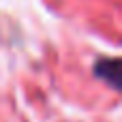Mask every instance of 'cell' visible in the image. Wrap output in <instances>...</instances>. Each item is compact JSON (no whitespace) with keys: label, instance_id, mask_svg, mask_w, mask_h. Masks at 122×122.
Returning a JSON list of instances; mask_svg holds the SVG:
<instances>
[{"label":"cell","instance_id":"obj_1","mask_svg":"<svg viewBox=\"0 0 122 122\" xmlns=\"http://www.w3.org/2000/svg\"><path fill=\"white\" fill-rule=\"evenodd\" d=\"M94 73L101 79H105L112 88L120 86V62L116 58H103V60H99L97 66H94Z\"/></svg>","mask_w":122,"mask_h":122}]
</instances>
